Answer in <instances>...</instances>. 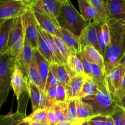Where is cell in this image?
Here are the masks:
<instances>
[{
    "instance_id": "obj_13",
    "label": "cell",
    "mask_w": 125,
    "mask_h": 125,
    "mask_svg": "<svg viewBox=\"0 0 125 125\" xmlns=\"http://www.w3.org/2000/svg\"><path fill=\"white\" fill-rule=\"evenodd\" d=\"M64 1V0H35L31 4H37L39 5L53 21L60 27L56 18Z\"/></svg>"
},
{
    "instance_id": "obj_42",
    "label": "cell",
    "mask_w": 125,
    "mask_h": 125,
    "mask_svg": "<svg viewBox=\"0 0 125 125\" xmlns=\"http://www.w3.org/2000/svg\"><path fill=\"white\" fill-rule=\"evenodd\" d=\"M107 119V116L97 115H93L87 121L91 125H105Z\"/></svg>"
},
{
    "instance_id": "obj_23",
    "label": "cell",
    "mask_w": 125,
    "mask_h": 125,
    "mask_svg": "<svg viewBox=\"0 0 125 125\" xmlns=\"http://www.w3.org/2000/svg\"><path fill=\"white\" fill-rule=\"evenodd\" d=\"M34 55H35L38 70L40 73L42 81L45 87L47 78L49 71H50V63L46 59L44 58L39 53V52L37 50H34Z\"/></svg>"
},
{
    "instance_id": "obj_57",
    "label": "cell",
    "mask_w": 125,
    "mask_h": 125,
    "mask_svg": "<svg viewBox=\"0 0 125 125\" xmlns=\"http://www.w3.org/2000/svg\"><path fill=\"white\" fill-rule=\"evenodd\" d=\"M123 125H125V117H124V122H123Z\"/></svg>"
},
{
    "instance_id": "obj_38",
    "label": "cell",
    "mask_w": 125,
    "mask_h": 125,
    "mask_svg": "<svg viewBox=\"0 0 125 125\" xmlns=\"http://www.w3.org/2000/svg\"><path fill=\"white\" fill-rule=\"evenodd\" d=\"M125 111L116 103L114 111L111 117L113 120L115 125H123L124 117H125Z\"/></svg>"
},
{
    "instance_id": "obj_10",
    "label": "cell",
    "mask_w": 125,
    "mask_h": 125,
    "mask_svg": "<svg viewBox=\"0 0 125 125\" xmlns=\"http://www.w3.org/2000/svg\"><path fill=\"white\" fill-rule=\"evenodd\" d=\"M98 21H90L83 29L79 37L81 51L87 46H93L99 51L97 40L96 24ZM81 52V51H80Z\"/></svg>"
},
{
    "instance_id": "obj_17",
    "label": "cell",
    "mask_w": 125,
    "mask_h": 125,
    "mask_svg": "<svg viewBox=\"0 0 125 125\" xmlns=\"http://www.w3.org/2000/svg\"><path fill=\"white\" fill-rule=\"evenodd\" d=\"M59 37L71 48L74 54L77 55V54L80 52L81 48L78 37L76 36L75 35L63 28H60Z\"/></svg>"
},
{
    "instance_id": "obj_43",
    "label": "cell",
    "mask_w": 125,
    "mask_h": 125,
    "mask_svg": "<svg viewBox=\"0 0 125 125\" xmlns=\"http://www.w3.org/2000/svg\"><path fill=\"white\" fill-rule=\"evenodd\" d=\"M66 101H67V94H66V87L60 84L57 87L56 102H66Z\"/></svg>"
},
{
    "instance_id": "obj_41",
    "label": "cell",
    "mask_w": 125,
    "mask_h": 125,
    "mask_svg": "<svg viewBox=\"0 0 125 125\" xmlns=\"http://www.w3.org/2000/svg\"><path fill=\"white\" fill-rule=\"evenodd\" d=\"M76 56L80 59V60L82 62V64H83V68H84L85 74L87 76L89 77V78H92L93 79V66H92V63H91L89 61L86 59L80 53L77 54Z\"/></svg>"
},
{
    "instance_id": "obj_2",
    "label": "cell",
    "mask_w": 125,
    "mask_h": 125,
    "mask_svg": "<svg viewBox=\"0 0 125 125\" xmlns=\"http://www.w3.org/2000/svg\"><path fill=\"white\" fill-rule=\"evenodd\" d=\"M56 20L60 28H65L77 37L89 23L83 20L70 0L63 1Z\"/></svg>"
},
{
    "instance_id": "obj_26",
    "label": "cell",
    "mask_w": 125,
    "mask_h": 125,
    "mask_svg": "<svg viewBox=\"0 0 125 125\" xmlns=\"http://www.w3.org/2000/svg\"><path fill=\"white\" fill-rule=\"evenodd\" d=\"M93 80L98 89H108L105 69L97 64L92 63Z\"/></svg>"
},
{
    "instance_id": "obj_25",
    "label": "cell",
    "mask_w": 125,
    "mask_h": 125,
    "mask_svg": "<svg viewBox=\"0 0 125 125\" xmlns=\"http://www.w3.org/2000/svg\"><path fill=\"white\" fill-rule=\"evenodd\" d=\"M23 34H24V33H23L22 17L14 18L12 28H11V32H10L8 45H7L8 48L13 43L15 42L17 40H18Z\"/></svg>"
},
{
    "instance_id": "obj_54",
    "label": "cell",
    "mask_w": 125,
    "mask_h": 125,
    "mask_svg": "<svg viewBox=\"0 0 125 125\" xmlns=\"http://www.w3.org/2000/svg\"><path fill=\"white\" fill-rule=\"evenodd\" d=\"M81 125H91L88 121H85V122H83L82 123H80Z\"/></svg>"
},
{
    "instance_id": "obj_4",
    "label": "cell",
    "mask_w": 125,
    "mask_h": 125,
    "mask_svg": "<svg viewBox=\"0 0 125 125\" xmlns=\"http://www.w3.org/2000/svg\"><path fill=\"white\" fill-rule=\"evenodd\" d=\"M15 57L5 54L0 58V110L7 101L11 86V76L15 66Z\"/></svg>"
},
{
    "instance_id": "obj_27",
    "label": "cell",
    "mask_w": 125,
    "mask_h": 125,
    "mask_svg": "<svg viewBox=\"0 0 125 125\" xmlns=\"http://www.w3.org/2000/svg\"><path fill=\"white\" fill-rule=\"evenodd\" d=\"M38 29V28H37ZM38 31V48L37 50L39 52V53L43 56L45 59H46L50 63H57L53 55L52 52H51L50 50L49 49L45 39H44L43 36L42 35L41 33Z\"/></svg>"
},
{
    "instance_id": "obj_44",
    "label": "cell",
    "mask_w": 125,
    "mask_h": 125,
    "mask_svg": "<svg viewBox=\"0 0 125 125\" xmlns=\"http://www.w3.org/2000/svg\"><path fill=\"white\" fill-rule=\"evenodd\" d=\"M125 95V75H124L123 78L122 82H121V85H120V88H119V89L118 90V91L116 92L115 96L113 97V100L116 103H118Z\"/></svg>"
},
{
    "instance_id": "obj_52",
    "label": "cell",
    "mask_w": 125,
    "mask_h": 125,
    "mask_svg": "<svg viewBox=\"0 0 125 125\" xmlns=\"http://www.w3.org/2000/svg\"><path fill=\"white\" fill-rule=\"evenodd\" d=\"M30 125H48L46 123H40V122H29Z\"/></svg>"
},
{
    "instance_id": "obj_30",
    "label": "cell",
    "mask_w": 125,
    "mask_h": 125,
    "mask_svg": "<svg viewBox=\"0 0 125 125\" xmlns=\"http://www.w3.org/2000/svg\"><path fill=\"white\" fill-rule=\"evenodd\" d=\"M98 91L99 89L97 88L93 79L86 76L78 99H82L86 96L95 95Z\"/></svg>"
},
{
    "instance_id": "obj_9",
    "label": "cell",
    "mask_w": 125,
    "mask_h": 125,
    "mask_svg": "<svg viewBox=\"0 0 125 125\" xmlns=\"http://www.w3.org/2000/svg\"><path fill=\"white\" fill-rule=\"evenodd\" d=\"M34 54V50L29 42L25 38L23 48L15 59V65L26 77H28V67Z\"/></svg>"
},
{
    "instance_id": "obj_51",
    "label": "cell",
    "mask_w": 125,
    "mask_h": 125,
    "mask_svg": "<svg viewBox=\"0 0 125 125\" xmlns=\"http://www.w3.org/2000/svg\"><path fill=\"white\" fill-rule=\"evenodd\" d=\"M119 64H122L125 67V52L123 56L122 57V58H121V59L120 60V62H119Z\"/></svg>"
},
{
    "instance_id": "obj_11",
    "label": "cell",
    "mask_w": 125,
    "mask_h": 125,
    "mask_svg": "<svg viewBox=\"0 0 125 125\" xmlns=\"http://www.w3.org/2000/svg\"><path fill=\"white\" fill-rule=\"evenodd\" d=\"M28 77L26 76L18 67L15 65L11 76V86L18 100L25 91L28 92Z\"/></svg>"
},
{
    "instance_id": "obj_50",
    "label": "cell",
    "mask_w": 125,
    "mask_h": 125,
    "mask_svg": "<svg viewBox=\"0 0 125 125\" xmlns=\"http://www.w3.org/2000/svg\"><path fill=\"white\" fill-rule=\"evenodd\" d=\"M18 125H30V124H29V122L27 120H26V119L25 118V119L23 120H22Z\"/></svg>"
},
{
    "instance_id": "obj_15",
    "label": "cell",
    "mask_w": 125,
    "mask_h": 125,
    "mask_svg": "<svg viewBox=\"0 0 125 125\" xmlns=\"http://www.w3.org/2000/svg\"><path fill=\"white\" fill-rule=\"evenodd\" d=\"M85 76H71L68 85L66 87L67 101L69 100H77L80 93Z\"/></svg>"
},
{
    "instance_id": "obj_35",
    "label": "cell",
    "mask_w": 125,
    "mask_h": 125,
    "mask_svg": "<svg viewBox=\"0 0 125 125\" xmlns=\"http://www.w3.org/2000/svg\"><path fill=\"white\" fill-rule=\"evenodd\" d=\"M54 40L60 50V52L62 55L64 59L67 61V58L71 54H74L72 50L64 42L63 40L61 39L59 36H53Z\"/></svg>"
},
{
    "instance_id": "obj_36",
    "label": "cell",
    "mask_w": 125,
    "mask_h": 125,
    "mask_svg": "<svg viewBox=\"0 0 125 125\" xmlns=\"http://www.w3.org/2000/svg\"><path fill=\"white\" fill-rule=\"evenodd\" d=\"M24 40L25 35L24 34H23L18 40H17L15 42L13 43L9 48L6 53H7V54L9 55V56L15 58V57L18 56V54L21 51L22 48H23V45H24Z\"/></svg>"
},
{
    "instance_id": "obj_39",
    "label": "cell",
    "mask_w": 125,
    "mask_h": 125,
    "mask_svg": "<svg viewBox=\"0 0 125 125\" xmlns=\"http://www.w3.org/2000/svg\"><path fill=\"white\" fill-rule=\"evenodd\" d=\"M60 84V83L57 77L53 73V72L50 68L49 75H48L47 78L46 83H45L44 92L47 94L50 89H52V88L57 87Z\"/></svg>"
},
{
    "instance_id": "obj_29",
    "label": "cell",
    "mask_w": 125,
    "mask_h": 125,
    "mask_svg": "<svg viewBox=\"0 0 125 125\" xmlns=\"http://www.w3.org/2000/svg\"><path fill=\"white\" fill-rule=\"evenodd\" d=\"M28 92L31 101L33 112L39 109L42 91L35 84L29 80L28 84Z\"/></svg>"
},
{
    "instance_id": "obj_56",
    "label": "cell",
    "mask_w": 125,
    "mask_h": 125,
    "mask_svg": "<svg viewBox=\"0 0 125 125\" xmlns=\"http://www.w3.org/2000/svg\"><path fill=\"white\" fill-rule=\"evenodd\" d=\"M26 1H28V3H29V5H30V6H31V4L32 2H33L34 1H35V0H26Z\"/></svg>"
},
{
    "instance_id": "obj_31",
    "label": "cell",
    "mask_w": 125,
    "mask_h": 125,
    "mask_svg": "<svg viewBox=\"0 0 125 125\" xmlns=\"http://www.w3.org/2000/svg\"><path fill=\"white\" fill-rule=\"evenodd\" d=\"M55 115H56L57 123H63L67 122V103L66 102H56L53 106Z\"/></svg>"
},
{
    "instance_id": "obj_3",
    "label": "cell",
    "mask_w": 125,
    "mask_h": 125,
    "mask_svg": "<svg viewBox=\"0 0 125 125\" xmlns=\"http://www.w3.org/2000/svg\"><path fill=\"white\" fill-rule=\"evenodd\" d=\"M91 107L93 115L111 116L116 103L113 100L108 89H99L96 94L80 99Z\"/></svg>"
},
{
    "instance_id": "obj_5",
    "label": "cell",
    "mask_w": 125,
    "mask_h": 125,
    "mask_svg": "<svg viewBox=\"0 0 125 125\" xmlns=\"http://www.w3.org/2000/svg\"><path fill=\"white\" fill-rule=\"evenodd\" d=\"M30 5L26 0H0V19H14L22 17Z\"/></svg>"
},
{
    "instance_id": "obj_22",
    "label": "cell",
    "mask_w": 125,
    "mask_h": 125,
    "mask_svg": "<svg viewBox=\"0 0 125 125\" xmlns=\"http://www.w3.org/2000/svg\"><path fill=\"white\" fill-rule=\"evenodd\" d=\"M75 105L78 123L87 121L93 116V111L90 106L83 102L80 99L75 100Z\"/></svg>"
},
{
    "instance_id": "obj_20",
    "label": "cell",
    "mask_w": 125,
    "mask_h": 125,
    "mask_svg": "<svg viewBox=\"0 0 125 125\" xmlns=\"http://www.w3.org/2000/svg\"><path fill=\"white\" fill-rule=\"evenodd\" d=\"M86 59L92 63L97 64L104 68V62L103 56L93 46H87L79 52Z\"/></svg>"
},
{
    "instance_id": "obj_48",
    "label": "cell",
    "mask_w": 125,
    "mask_h": 125,
    "mask_svg": "<svg viewBox=\"0 0 125 125\" xmlns=\"http://www.w3.org/2000/svg\"><path fill=\"white\" fill-rule=\"evenodd\" d=\"M117 104L119 106H121L124 110H125V95L123 96L122 98L120 100V101Z\"/></svg>"
},
{
    "instance_id": "obj_6",
    "label": "cell",
    "mask_w": 125,
    "mask_h": 125,
    "mask_svg": "<svg viewBox=\"0 0 125 125\" xmlns=\"http://www.w3.org/2000/svg\"><path fill=\"white\" fill-rule=\"evenodd\" d=\"M22 18L25 38L29 42L34 50H37L38 31L36 26V20L31 8L22 16Z\"/></svg>"
},
{
    "instance_id": "obj_58",
    "label": "cell",
    "mask_w": 125,
    "mask_h": 125,
    "mask_svg": "<svg viewBox=\"0 0 125 125\" xmlns=\"http://www.w3.org/2000/svg\"><path fill=\"white\" fill-rule=\"evenodd\" d=\"M72 125H81L80 123H75V124H72Z\"/></svg>"
},
{
    "instance_id": "obj_55",
    "label": "cell",
    "mask_w": 125,
    "mask_h": 125,
    "mask_svg": "<svg viewBox=\"0 0 125 125\" xmlns=\"http://www.w3.org/2000/svg\"><path fill=\"white\" fill-rule=\"evenodd\" d=\"M6 20H2V19H0V28H1V26L2 25V24H3L4 23V21H6Z\"/></svg>"
},
{
    "instance_id": "obj_40",
    "label": "cell",
    "mask_w": 125,
    "mask_h": 125,
    "mask_svg": "<svg viewBox=\"0 0 125 125\" xmlns=\"http://www.w3.org/2000/svg\"><path fill=\"white\" fill-rule=\"evenodd\" d=\"M56 94H57V87L52 88L48 91V92L47 93L46 104H45V109L49 110L56 103Z\"/></svg>"
},
{
    "instance_id": "obj_34",
    "label": "cell",
    "mask_w": 125,
    "mask_h": 125,
    "mask_svg": "<svg viewBox=\"0 0 125 125\" xmlns=\"http://www.w3.org/2000/svg\"><path fill=\"white\" fill-rule=\"evenodd\" d=\"M89 2L96 10L101 20L104 22H107V20L105 1L104 0H89Z\"/></svg>"
},
{
    "instance_id": "obj_16",
    "label": "cell",
    "mask_w": 125,
    "mask_h": 125,
    "mask_svg": "<svg viewBox=\"0 0 125 125\" xmlns=\"http://www.w3.org/2000/svg\"><path fill=\"white\" fill-rule=\"evenodd\" d=\"M36 26L38 29H39V31L41 33L42 35L43 36L44 39H45V42H46L48 46H49V49L50 50L51 52H52L53 55L54 57H55V60H56V62L58 63H60V64H67V61L64 59L62 55L60 52V50H59L58 48L57 45H56V43H55V40H54L53 35L49 34L45 31L43 30L39 26L38 22L36 21Z\"/></svg>"
},
{
    "instance_id": "obj_28",
    "label": "cell",
    "mask_w": 125,
    "mask_h": 125,
    "mask_svg": "<svg viewBox=\"0 0 125 125\" xmlns=\"http://www.w3.org/2000/svg\"><path fill=\"white\" fill-rule=\"evenodd\" d=\"M26 117L25 112L20 111L9 112L4 115H0V125H18Z\"/></svg>"
},
{
    "instance_id": "obj_53",
    "label": "cell",
    "mask_w": 125,
    "mask_h": 125,
    "mask_svg": "<svg viewBox=\"0 0 125 125\" xmlns=\"http://www.w3.org/2000/svg\"><path fill=\"white\" fill-rule=\"evenodd\" d=\"M72 124L71 123L69 122H63V123H57L56 125H72Z\"/></svg>"
},
{
    "instance_id": "obj_59",
    "label": "cell",
    "mask_w": 125,
    "mask_h": 125,
    "mask_svg": "<svg viewBox=\"0 0 125 125\" xmlns=\"http://www.w3.org/2000/svg\"><path fill=\"white\" fill-rule=\"evenodd\" d=\"M85 1H89V0H85Z\"/></svg>"
},
{
    "instance_id": "obj_12",
    "label": "cell",
    "mask_w": 125,
    "mask_h": 125,
    "mask_svg": "<svg viewBox=\"0 0 125 125\" xmlns=\"http://www.w3.org/2000/svg\"><path fill=\"white\" fill-rule=\"evenodd\" d=\"M107 20H121L125 21V0H106Z\"/></svg>"
},
{
    "instance_id": "obj_18",
    "label": "cell",
    "mask_w": 125,
    "mask_h": 125,
    "mask_svg": "<svg viewBox=\"0 0 125 125\" xmlns=\"http://www.w3.org/2000/svg\"><path fill=\"white\" fill-rule=\"evenodd\" d=\"M13 21V19L6 20L0 28V58L8 50L7 45Z\"/></svg>"
},
{
    "instance_id": "obj_8",
    "label": "cell",
    "mask_w": 125,
    "mask_h": 125,
    "mask_svg": "<svg viewBox=\"0 0 125 125\" xmlns=\"http://www.w3.org/2000/svg\"><path fill=\"white\" fill-rule=\"evenodd\" d=\"M105 74L108 89L113 99L121 84L125 74V67L122 64H118Z\"/></svg>"
},
{
    "instance_id": "obj_19",
    "label": "cell",
    "mask_w": 125,
    "mask_h": 125,
    "mask_svg": "<svg viewBox=\"0 0 125 125\" xmlns=\"http://www.w3.org/2000/svg\"><path fill=\"white\" fill-rule=\"evenodd\" d=\"M50 68L56 75L60 84L66 87L71 79V74L66 65L60 63H50Z\"/></svg>"
},
{
    "instance_id": "obj_46",
    "label": "cell",
    "mask_w": 125,
    "mask_h": 125,
    "mask_svg": "<svg viewBox=\"0 0 125 125\" xmlns=\"http://www.w3.org/2000/svg\"><path fill=\"white\" fill-rule=\"evenodd\" d=\"M57 124L56 115L53 107H51L49 110L47 114V125H56Z\"/></svg>"
},
{
    "instance_id": "obj_21",
    "label": "cell",
    "mask_w": 125,
    "mask_h": 125,
    "mask_svg": "<svg viewBox=\"0 0 125 125\" xmlns=\"http://www.w3.org/2000/svg\"><path fill=\"white\" fill-rule=\"evenodd\" d=\"M28 79L30 81L33 82L34 84H35L41 91H44L45 87H44V85L42 81L40 73L38 70V67L37 65L36 60L34 54L32 58L29 67H28Z\"/></svg>"
},
{
    "instance_id": "obj_49",
    "label": "cell",
    "mask_w": 125,
    "mask_h": 125,
    "mask_svg": "<svg viewBox=\"0 0 125 125\" xmlns=\"http://www.w3.org/2000/svg\"><path fill=\"white\" fill-rule=\"evenodd\" d=\"M105 125H114L113 120L112 117L111 116H107V122L106 123H105Z\"/></svg>"
},
{
    "instance_id": "obj_24",
    "label": "cell",
    "mask_w": 125,
    "mask_h": 125,
    "mask_svg": "<svg viewBox=\"0 0 125 125\" xmlns=\"http://www.w3.org/2000/svg\"><path fill=\"white\" fill-rule=\"evenodd\" d=\"M67 65L71 76H85L84 68L80 59L76 55L71 54L67 59Z\"/></svg>"
},
{
    "instance_id": "obj_47",
    "label": "cell",
    "mask_w": 125,
    "mask_h": 125,
    "mask_svg": "<svg viewBox=\"0 0 125 125\" xmlns=\"http://www.w3.org/2000/svg\"><path fill=\"white\" fill-rule=\"evenodd\" d=\"M46 99H47V94L44 91H42L41 95H40V103H39V109H44L46 104Z\"/></svg>"
},
{
    "instance_id": "obj_37",
    "label": "cell",
    "mask_w": 125,
    "mask_h": 125,
    "mask_svg": "<svg viewBox=\"0 0 125 125\" xmlns=\"http://www.w3.org/2000/svg\"><path fill=\"white\" fill-rule=\"evenodd\" d=\"M105 22L98 21L96 24V32H97V40L98 45L99 46V52L103 56L105 51L106 45L105 44L104 37H103L102 32V25Z\"/></svg>"
},
{
    "instance_id": "obj_1",
    "label": "cell",
    "mask_w": 125,
    "mask_h": 125,
    "mask_svg": "<svg viewBox=\"0 0 125 125\" xmlns=\"http://www.w3.org/2000/svg\"><path fill=\"white\" fill-rule=\"evenodd\" d=\"M110 31V42L103 55L105 73L119 64L125 52V21L112 19L107 21Z\"/></svg>"
},
{
    "instance_id": "obj_33",
    "label": "cell",
    "mask_w": 125,
    "mask_h": 125,
    "mask_svg": "<svg viewBox=\"0 0 125 125\" xmlns=\"http://www.w3.org/2000/svg\"><path fill=\"white\" fill-rule=\"evenodd\" d=\"M67 103V122L72 124L78 123L77 119V109H76L75 100H69Z\"/></svg>"
},
{
    "instance_id": "obj_14",
    "label": "cell",
    "mask_w": 125,
    "mask_h": 125,
    "mask_svg": "<svg viewBox=\"0 0 125 125\" xmlns=\"http://www.w3.org/2000/svg\"><path fill=\"white\" fill-rule=\"evenodd\" d=\"M77 1L80 12V13L85 21H102L98 12L92 6L90 2L85 0H77Z\"/></svg>"
},
{
    "instance_id": "obj_32",
    "label": "cell",
    "mask_w": 125,
    "mask_h": 125,
    "mask_svg": "<svg viewBox=\"0 0 125 125\" xmlns=\"http://www.w3.org/2000/svg\"><path fill=\"white\" fill-rule=\"evenodd\" d=\"M48 112L49 110L47 109H38L29 116H26L25 119L28 122H40L47 124Z\"/></svg>"
},
{
    "instance_id": "obj_45",
    "label": "cell",
    "mask_w": 125,
    "mask_h": 125,
    "mask_svg": "<svg viewBox=\"0 0 125 125\" xmlns=\"http://www.w3.org/2000/svg\"><path fill=\"white\" fill-rule=\"evenodd\" d=\"M102 32L105 44L107 46L110 42V31L107 22L104 23L102 25Z\"/></svg>"
},
{
    "instance_id": "obj_7",
    "label": "cell",
    "mask_w": 125,
    "mask_h": 125,
    "mask_svg": "<svg viewBox=\"0 0 125 125\" xmlns=\"http://www.w3.org/2000/svg\"><path fill=\"white\" fill-rule=\"evenodd\" d=\"M30 8L36 20L43 30L47 31L53 36L60 35V27L53 21L39 5L33 4L31 5Z\"/></svg>"
}]
</instances>
